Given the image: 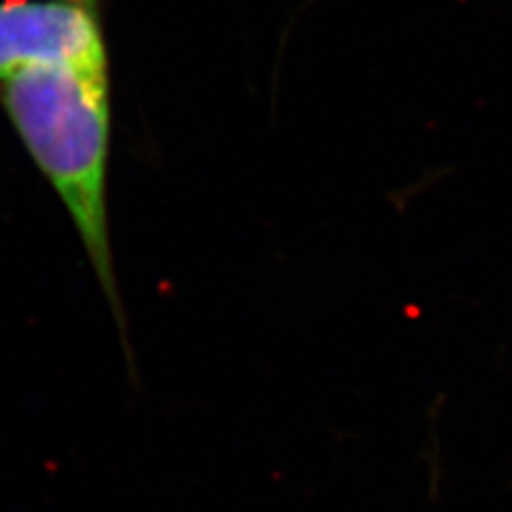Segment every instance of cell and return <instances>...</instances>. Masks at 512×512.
<instances>
[{"label":"cell","mask_w":512,"mask_h":512,"mask_svg":"<svg viewBox=\"0 0 512 512\" xmlns=\"http://www.w3.org/2000/svg\"><path fill=\"white\" fill-rule=\"evenodd\" d=\"M0 84L13 126L69 210L109 308L124 331L107 222L109 58L28 64Z\"/></svg>","instance_id":"1"}]
</instances>
